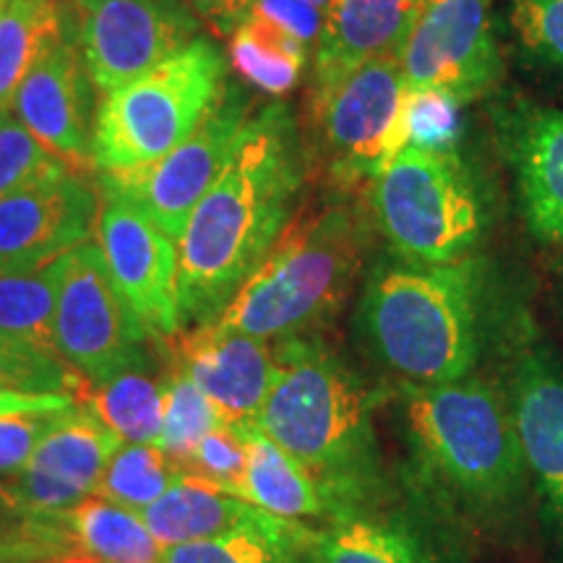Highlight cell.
I'll use <instances>...</instances> for the list:
<instances>
[{"instance_id":"obj_44","label":"cell","mask_w":563,"mask_h":563,"mask_svg":"<svg viewBox=\"0 0 563 563\" xmlns=\"http://www.w3.org/2000/svg\"><path fill=\"white\" fill-rule=\"evenodd\" d=\"M308 3H313L316 9H319L321 13H327V9H329V3H332V0H308Z\"/></svg>"},{"instance_id":"obj_37","label":"cell","mask_w":563,"mask_h":563,"mask_svg":"<svg viewBox=\"0 0 563 563\" xmlns=\"http://www.w3.org/2000/svg\"><path fill=\"white\" fill-rule=\"evenodd\" d=\"M70 548L76 545L47 514H30L19 527L0 530V563H53Z\"/></svg>"},{"instance_id":"obj_11","label":"cell","mask_w":563,"mask_h":563,"mask_svg":"<svg viewBox=\"0 0 563 563\" xmlns=\"http://www.w3.org/2000/svg\"><path fill=\"white\" fill-rule=\"evenodd\" d=\"M397 63L410 95L441 91L464 104L490 95L504 76L493 0H422Z\"/></svg>"},{"instance_id":"obj_39","label":"cell","mask_w":563,"mask_h":563,"mask_svg":"<svg viewBox=\"0 0 563 563\" xmlns=\"http://www.w3.org/2000/svg\"><path fill=\"white\" fill-rule=\"evenodd\" d=\"M251 13L279 24L282 30L290 32L306 47L319 42L323 13L313 3H308V0H253Z\"/></svg>"},{"instance_id":"obj_1","label":"cell","mask_w":563,"mask_h":563,"mask_svg":"<svg viewBox=\"0 0 563 563\" xmlns=\"http://www.w3.org/2000/svg\"><path fill=\"white\" fill-rule=\"evenodd\" d=\"M308 178L300 125L287 102L245 121L220 178L196 203L178 241L180 329L217 321L292 220Z\"/></svg>"},{"instance_id":"obj_22","label":"cell","mask_w":563,"mask_h":563,"mask_svg":"<svg viewBox=\"0 0 563 563\" xmlns=\"http://www.w3.org/2000/svg\"><path fill=\"white\" fill-rule=\"evenodd\" d=\"M245 443V473L238 498L285 522L336 514L323 485L253 422H235Z\"/></svg>"},{"instance_id":"obj_26","label":"cell","mask_w":563,"mask_h":563,"mask_svg":"<svg viewBox=\"0 0 563 563\" xmlns=\"http://www.w3.org/2000/svg\"><path fill=\"white\" fill-rule=\"evenodd\" d=\"M63 277V256L34 272L0 274V334L55 350V302Z\"/></svg>"},{"instance_id":"obj_41","label":"cell","mask_w":563,"mask_h":563,"mask_svg":"<svg viewBox=\"0 0 563 563\" xmlns=\"http://www.w3.org/2000/svg\"><path fill=\"white\" fill-rule=\"evenodd\" d=\"M74 407V397L68 394H24V391H0V418L16 412H55Z\"/></svg>"},{"instance_id":"obj_34","label":"cell","mask_w":563,"mask_h":563,"mask_svg":"<svg viewBox=\"0 0 563 563\" xmlns=\"http://www.w3.org/2000/svg\"><path fill=\"white\" fill-rule=\"evenodd\" d=\"M0 391L74 397L84 391V378L53 352L0 334Z\"/></svg>"},{"instance_id":"obj_36","label":"cell","mask_w":563,"mask_h":563,"mask_svg":"<svg viewBox=\"0 0 563 563\" xmlns=\"http://www.w3.org/2000/svg\"><path fill=\"white\" fill-rule=\"evenodd\" d=\"M183 473L201 477L214 488L238 496L245 473V443L238 426L222 422L220 428L203 435L196 443L191 460H188Z\"/></svg>"},{"instance_id":"obj_24","label":"cell","mask_w":563,"mask_h":563,"mask_svg":"<svg viewBox=\"0 0 563 563\" xmlns=\"http://www.w3.org/2000/svg\"><path fill=\"white\" fill-rule=\"evenodd\" d=\"M47 517L68 534L70 543L97 563H162V545L152 538L139 511L89 496L66 511Z\"/></svg>"},{"instance_id":"obj_21","label":"cell","mask_w":563,"mask_h":563,"mask_svg":"<svg viewBox=\"0 0 563 563\" xmlns=\"http://www.w3.org/2000/svg\"><path fill=\"white\" fill-rule=\"evenodd\" d=\"M139 517L162 548L222 538L230 532L277 522L272 514L188 473L175 475L170 488L157 501L141 509Z\"/></svg>"},{"instance_id":"obj_38","label":"cell","mask_w":563,"mask_h":563,"mask_svg":"<svg viewBox=\"0 0 563 563\" xmlns=\"http://www.w3.org/2000/svg\"><path fill=\"white\" fill-rule=\"evenodd\" d=\"M76 410H55V412H16L0 418V475H16L32 460L34 449L40 446L47 433L55 431L70 412Z\"/></svg>"},{"instance_id":"obj_15","label":"cell","mask_w":563,"mask_h":563,"mask_svg":"<svg viewBox=\"0 0 563 563\" xmlns=\"http://www.w3.org/2000/svg\"><path fill=\"white\" fill-rule=\"evenodd\" d=\"M100 191L79 173L0 199V274L34 272L87 243Z\"/></svg>"},{"instance_id":"obj_18","label":"cell","mask_w":563,"mask_h":563,"mask_svg":"<svg viewBox=\"0 0 563 563\" xmlns=\"http://www.w3.org/2000/svg\"><path fill=\"white\" fill-rule=\"evenodd\" d=\"M95 84L84 70L74 30L34 66L13 95V112L47 150L70 167L91 165L95 133Z\"/></svg>"},{"instance_id":"obj_3","label":"cell","mask_w":563,"mask_h":563,"mask_svg":"<svg viewBox=\"0 0 563 563\" xmlns=\"http://www.w3.org/2000/svg\"><path fill=\"white\" fill-rule=\"evenodd\" d=\"M352 196L332 188L321 201L302 203L214 323L277 342L332 321L371 245L368 222Z\"/></svg>"},{"instance_id":"obj_2","label":"cell","mask_w":563,"mask_h":563,"mask_svg":"<svg viewBox=\"0 0 563 563\" xmlns=\"http://www.w3.org/2000/svg\"><path fill=\"white\" fill-rule=\"evenodd\" d=\"M477 256L412 264L386 253L371 266L357 302V332L405 384L473 376L483 347L488 285Z\"/></svg>"},{"instance_id":"obj_40","label":"cell","mask_w":563,"mask_h":563,"mask_svg":"<svg viewBox=\"0 0 563 563\" xmlns=\"http://www.w3.org/2000/svg\"><path fill=\"white\" fill-rule=\"evenodd\" d=\"M188 5L217 37H230L249 19L253 0H188Z\"/></svg>"},{"instance_id":"obj_20","label":"cell","mask_w":563,"mask_h":563,"mask_svg":"<svg viewBox=\"0 0 563 563\" xmlns=\"http://www.w3.org/2000/svg\"><path fill=\"white\" fill-rule=\"evenodd\" d=\"M422 0H332L316 42L308 100L365 63L397 55Z\"/></svg>"},{"instance_id":"obj_31","label":"cell","mask_w":563,"mask_h":563,"mask_svg":"<svg viewBox=\"0 0 563 563\" xmlns=\"http://www.w3.org/2000/svg\"><path fill=\"white\" fill-rule=\"evenodd\" d=\"M506 26L519 66L563 89V0H509Z\"/></svg>"},{"instance_id":"obj_13","label":"cell","mask_w":563,"mask_h":563,"mask_svg":"<svg viewBox=\"0 0 563 563\" xmlns=\"http://www.w3.org/2000/svg\"><path fill=\"white\" fill-rule=\"evenodd\" d=\"M519 321L511 340L509 402L527 477L548 517L563 530V363L551 344Z\"/></svg>"},{"instance_id":"obj_10","label":"cell","mask_w":563,"mask_h":563,"mask_svg":"<svg viewBox=\"0 0 563 563\" xmlns=\"http://www.w3.org/2000/svg\"><path fill=\"white\" fill-rule=\"evenodd\" d=\"M144 323L112 282L100 243H81L63 256L55 302V350L84 382L100 386L118 373L150 363Z\"/></svg>"},{"instance_id":"obj_7","label":"cell","mask_w":563,"mask_h":563,"mask_svg":"<svg viewBox=\"0 0 563 563\" xmlns=\"http://www.w3.org/2000/svg\"><path fill=\"white\" fill-rule=\"evenodd\" d=\"M228 58L214 40L186 47L136 81L104 95L91 133V167L129 170L173 152L191 133L228 81Z\"/></svg>"},{"instance_id":"obj_28","label":"cell","mask_w":563,"mask_h":563,"mask_svg":"<svg viewBox=\"0 0 563 563\" xmlns=\"http://www.w3.org/2000/svg\"><path fill=\"white\" fill-rule=\"evenodd\" d=\"M306 551L308 563H431L402 527L352 517L327 532H311Z\"/></svg>"},{"instance_id":"obj_42","label":"cell","mask_w":563,"mask_h":563,"mask_svg":"<svg viewBox=\"0 0 563 563\" xmlns=\"http://www.w3.org/2000/svg\"><path fill=\"white\" fill-rule=\"evenodd\" d=\"M24 519V514H21L16 506L11 504V498L5 496V490H3V485H0V527L3 525H11L9 519Z\"/></svg>"},{"instance_id":"obj_25","label":"cell","mask_w":563,"mask_h":563,"mask_svg":"<svg viewBox=\"0 0 563 563\" xmlns=\"http://www.w3.org/2000/svg\"><path fill=\"white\" fill-rule=\"evenodd\" d=\"M228 40V66L251 89L285 97L300 84L308 47L279 24L249 13Z\"/></svg>"},{"instance_id":"obj_12","label":"cell","mask_w":563,"mask_h":563,"mask_svg":"<svg viewBox=\"0 0 563 563\" xmlns=\"http://www.w3.org/2000/svg\"><path fill=\"white\" fill-rule=\"evenodd\" d=\"M76 45L97 91L136 81L199 32L188 0H70Z\"/></svg>"},{"instance_id":"obj_45","label":"cell","mask_w":563,"mask_h":563,"mask_svg":"<svg viewBox=\"0 0 563 563\" xmlns=\"http://www.w3.org/2000/svg\"><path fill=\"white\" fill-rule=\"evenodd\" d=\"M559 272H561V279H563V258H561V266H559Z\"/></svg>"},{"instance_id":"obj_27","label":"cell","mask_w":563,"mask_h":563,"mask_svg":"<svg viewBox=\"0 0 563 563\" xmlns=\"http://www.w3.org/2000/svg\"><path fill=\"white\" fill-rule=\"evenodd\" d=\"M146 368L150 363L118 373L89 394V412L125 443H157L159 439L165 376L154 378Z\"/></svg>"},{"instance_id":"obj_30","label":"cell","mask_w":563,"mask_h":563,"mask_svg":"<svg viewBox=\"0 0 563 563\" xmlns=\"http://www.w3.org/2000/svg\"><path fill=\"white\" fill-rule=\"evenodd\" d=\"M224 418L188 373L170 365L162 391V428L154 446L167 456L178 473L186 470L196 443L220 428Z\"/></svg>"},{"instance_id":"obj_46","label":"cell","mask_w":563,"mask_h":563,"mask_svg":"<svg viewBox=\"0 0 563 563\" xmlns=\"http://www.w3.org/2000/svg\"><path fill=\"white\" fill-rule=\"evenodd\" d=\"M3 5H5V0H0V11H3Z\"/></svg>"},{"instance_id":"obj_43","label":"cell","mask_w":563,"mask_h":563,"mask_svg":"<svg viewBox=\"0 0 563 563\" xmlns=\"http://www.w3.org/2000/svg\"><path fill=\"white\" fill-rule=\"evenodd\" d=\"M53 563H97V559L87 551H81V548H70L68 553H63L60 559H55Z\"/></svg>"},{"instance_id":"obj_17","label":"cell","mask_w":563,"mask_h":563,"mask_svg":"<svg viewBox=\"0 0 563 563\" xmlns=\"http://www.w3.org/2000/svg\"><path fill=\"white\" fill-rule=\"evenodd\" d=\"M162 344L170 350L175 368L194 378L224 422H253L277 371L269 340L232 332L211 321L167 336Z\"/></svg>"},{"instance_id":"obj_6","label":"cell","mask_w":563,"mask_h":563,"mask_svg":"<svg viewBox=\"0 0 563 563\" xmlns=\"http://www.w3.org/2000/svg\"><path fill=\"white\" fill-rule=\"evenodd\" d=\"M368 191L373 222L389 251L405 262H462L488 230V201L460 150L405 144Z\"/></svg>"},{"instance_id":"obj_29","label":"cell","mask_w":563,"mask_h":563,"mask_svg":"<svg viewBox=\"0 0 563 563\" xmlns=\"http://www.w3.org/2000/svg\"><path fill=\"white\" fill-rule=\"evenodd\" d=\"M308 538L311 532L298 522L277 519L269 527L162 548V563H295Z\"/></svg>"},{"instance_id":"obj_16","label":"cell","mask_w":563,"mask_h":563,"mask_svg":"<svg viewBox=\"0 0 563 563\" xmlns=\"http://www.w3.org/2000/svg\"><path fill=\"white\" fill-rule=\"evenodd\" d=\"M123 443L100 418L76 407L42 439L26 467L0 485L24 517L66 511L95 496L104 467Z\"/></svg>"},{"instance_id":"obj_33","label":"cell","mask_w":563,"mask_h":563,"mask_svg":"<svg viewBox=\"0 0 563 563\" xmlns=\"http://www.w3.org/2000/svg\"><path fill=\"white\" fill-rule=\"evenodd\" d=\"M74 173L11 110H0V199Z\"/></svg>"},{"instance_id":"obj_23","label":"cell","mask_w":563,"mask_h":563,"mask_svg":"<svg viewBox=\"0 0 563 563\" xmlns=\"http://www.w3.org/2000/svg\"><path fill=\"white\" fill-rule=\"evenodd\" d=\"M70 0H5L0 11V110H11L26 74L74 30Z\"/></svg>"},{"instance_id":"obj_5","label":"cell","mask_w":563,"mask_h":563,"mask_svg":"<svg viewBox=\"0 0 563 563\" xmlns=\"http://www.w3.org/2000/svg\"><path fill=\"white\" fill-rule=\"evenodd\" d=\"M405 420L426 467L477 506L517 501L527 477L509 402L488 382L405 384Z\"/></svg>"},{"instance_id":"obj_32","label":"cell","mask_w":563,"mask_h":563,"mask_svg":"<svg viewBox=\"0 0 563 563\" xmlns=\"http://www.w3.org/2000/svg\"><path fill=\"white\" fill-rule=\"evenodd\" d=\"M178 470L154 443H129L118 449L97 483L95 496L141 511L170 488Z\"/></svg>"},{"instance_id":"obj_14","label":"cell","mask_w":563,"mask_h":563,"mask_svg":"<svg viewBox=\"0 0 563 563\" xmlns=\"http://www.w3.org/2000/svg\"><path fill=\"white\" fill-rule=\"evenodd\" d=\"M102 196L97 235L110 277L146 334L167 340L180 332L178 245L133 203L121 196Z\"/></svg>"},{"instance_id":"obj_35","label":"cell","mask_w":563,"mask_h":563,"mask_svg":"<svg viewBox=\"0 0 563 563\" xmlns=\"http://www.w3.org/2000/svg\"><path fill=\"white\" fill-rule=\"evenodd\" d=\"M407 144L433 152L460 150L464 136V102L441 91H418L407 102Z\"/></svg>"},{"instance_id":"obj_9","label":"cell","mask_w":563,"mask_h":563,"mask_svg":"<svg viewBox=\"0 0 563 563\" xmlns=\"http://www.w3.org/2000/svg\"><path fill=\"white\" fill-rule=\"evenodd\" d=\"M251 110L249 89L238 81H224L207 115L173 152L129 170L100 173V191L133 203L178 243L196 203L235 152Z\"/></svg>"},{"instance_id":"obj_4","label":"cell","mask_w":563,"mask_h":563,"mask_svg":"<svg viewBox=\"0 0 563 563\" xmlns=\"http://www.w3.org/2000/svg\"><path fill=\"white\" fill-rule=\"evenodd\" d=\"M274 361L272 389L253 426L323 485L340 514L376 464L371 391L319 336L277 340Z\"/></svg>"},{"instance_id":"obj_19","label":"cell","mask_w":563,"mask_h":563,"mask_svg":"<svg viewBox=\"0 0 563 563\" xmlns=\"http://www.w3.org/2000/svg\"><path fill=\"white\" fill-rule=\"evenodd\" d=\"M498 133L527 228L563 245V108L517 100L498 112Z\"/></svg>"},{"instance_id":"obj_8","label":"cell","mask_w":563,"mask_h":563,"mask_svg":"<svg viewBox=\"0 0 563 563\" xmlns=\"http://www.w3.org/2000/svg\"><path fill=\"white\" fill-rule=\"evenodd\" d=\"M407 89L397 55L355 68L340 84L308 100L316 159L329 188L355 194L371 188L407 144Z\"/></svg>"}]
</instances>
